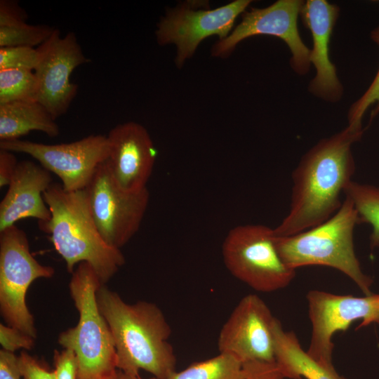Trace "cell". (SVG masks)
I'll list each match as a JSON object with an SVG mask.
<instances>
[{"label":"cell","instance_id":"cell-1","mask_svg":"<svg viewBox=\"0 0 379 379\" xmlns=\"http://www.w3.org/2000/svg\"><path fill=\"white\" fill-rule=\"evenodd\" d=\"M364 131L347 125L303 154L292 174L290 208L273 228L275 236H291L314 227L339 209L343 201L340 194L355 171L352 146Z\"/></svg>","mask_w":379,"mask_h":379},{"label":"cell","instance_id":"cell-2","mask_svg":"<svg viewBox=\"0 0 379 379\" xmlns=\"http://www.w3.org/2000/svg\"><path fill=\"white\" fill-rule=\"evenodd\" d=\"M96 298L113 338L117 368L132 375L144 370L157 379H168L175 371L176 357L162 310L147 301L127 303L105 284Z\"/></svg>","mask_w":379,"mask_h":379},{"label":"cell","instance_id":"cell-3","mask_svg":"<svg viewBox=\"0 0 379 379\" xmlns=\"http://www.w3.org/2000/svg\"><path fill=\"white\" fill-rule=\"evenodd\" d=\"M44 199L51 217L39 226L49 234L67 271L72 274L77 265L88 262L105 284L125 263V258L121 249L109 246L102 237L92 218L86 190L67 192L62 185L52 183Z\"/></svg>","mask_w":379,"mask_h":379},{"label":"cell","instance_id":"cell-4","mask_svg":"<svg viewBox=\"0 0 379 379\" xmlns=\"http://www.w3.org/2000/svg\"><path fill=\"white\" fill-rule=\"evenodd\" d=\"M358 223L357 212L345 197L339 209L327 220L293 235L276 236V246L288 267L334 268L354 281L364 295H369L373 293V279L363 272L354 250V231Z\"/></svg>","mask_w":379,"mask_h":379},{"label":"cell","instance_id":"cell-5","mask_svg":"<svg viewBox=\"0 0 379 379\" xmlns=\"http://www.w3.org/2000/svg\"><path fill=\"white\" fill-rule=\"evenodd\" d=\"M102 284L86 262L77 265L69 283L79 319L74 327L59 334L58 342L74 352L78 360L77 379H102L117 369L113 338L97 302L96 293Z\"/></svg>","mask_w":379,"mask_h":379},{"label":"cell","instance_id":"cell-6","mask_svg":"<svg viewBox=\"0 0 379 379\" xmlns=\"http://www.w3.org/2000/svg\"><path fill=\"white\" fill-rule=\"evenodd\" d=\"M273 228L263 225H241L232 228L222 244L228 271L255 291H277L288 286L295 270L281 259Z\"/></svg>","mask_w":379,"mask_h":379},{"label":"cell","instance_id":"cell-7","mask_svg":"<svg viewBox=\"0 0 379 379\" xmlns=\"http://www.w3.org/2000/svg\"><path fill=\"white\" fill-rule=\"evenodd\" d=\"M54 274L53 267L41 265L32 255L22 230L15 225L0 232V312L8 326L36 338L26 294L34 280Z\"/></svg>","mask_w":379,"mask_h":379},{"label":"cell","instance_id":"cell-8","mask_svg":"<svg viewBox=\"0 0 379 379\" xmlns=\"http://www.w3.org/2000/svg\"><path fill=\"white\" fill-rule=\"evenodd\" d=\"M251 1L235 0L211 9L207 3L187 1L167 9L155 32L159 45L174 44L175 65L181 67L205 39L217 35L226 38L234 29L236 19L246 11Z\"/></svg>","mask_w":379,"mask_h":379},{"label":"cell","instance_id":"cell-9","mask_svg":"<svg viewBox=\"0 0 379 379\" xmlns=\"http://www.w3.org/2000/svg\"><path fill=\"white\" fill-rule=\"evenodd\" d=\"M92 218L105 241L121 249L138 231L149 201L147 187L128 191L113 178L106 161L85 189Z\"/></svg>","mask_w":379,"mask_h":379},{"label":"cell","instance_id":"cell-10","mask_svg":"<svg viewBox=\"0 0 379 379\" xmlns=\"http://www.w3.org/2000/svg\"><path fill=\"white\" fill-rule=\"evenodd\" d=\"M305 1L278 0L265 8H251L241 15V20L225 39L211 48V55L227 58L243 40L259 35L281 39L290 50V66L300 76L310 69V49L302 41L298 19Z\"/></svg>","mask_w":379,"mask_h":379},{"label":"cell","instance_id":"cell-11","mask_svg":"<svg viewBox=\"0 0 379 379\" xmlns=\"http://www.w3.org/2000/svg\"><path fill=\"white\" fill-rule=\"evenodd\" d=\"M312 324L310 343L307 352L319 363L333 366V335L348 329L357 320V328L379 324V294L364 297L338 295L311 290L306 296Z\"/></svg>","mask_w":379,"mask_h":379},{"label":"cell","instance_id":"cell-12","mask_svg":"<svg viewBox=\"0 0 379 379\" xmlns=\"http://www.w3.org/2000/svg\"><path fill=\"white\" fill-rule=\"evenodd\" d=\"M0 149L29 155L55 173L67 192L85 190L96 169L109 156L107 135H90L79 140L53 145L20 139L1 141Z\"/></svg>","mask_w":379,"mask_h":379},{"label":"cell","instance_id":"cell-13","mask_svg":"<svg viewBox=\"0 0 379 379\" xmlns=\"http://www.w3.org/2000/svg\"><path fill=\"white\" fill-rule=\"evenodd\" d=\"M36 48V101L56 120L67 112L77 93L78 86L70 80L72 72L90 60L72 32L62 36L60 31L55 29L51 37Z\"/></svg>","mask_w":379,"mask_h":379},{"label":"cell","instance_id":"cell-14","mask_svg":"<svg viewBox=\"0 0 379 379\" xmlns=\"http://www.w3.org/2000/svg\"><path fill=\"white\" fill-rule=\"evenodd\" d=\"M274 317L257 295L244 296L220 329L218 347L243 364L275 362Z\"/></svg>","mask_w":379,"mask_h":379},{"label":"cell","instance_id":"cell-15","mask_svg":"<svg viewBox=\"0 0 379 379\" xmlns=\"http://www.w3.org/2000/svg\"><path fill=\"white\" fill-rule=\"evenodd\" d=\"M340 8L326 0H307L300 13L303 25L310 30L312 39L310 61L316 70L315 77L308 84L314 96L326 102L340 101L344 89L337 69L329 57V44Z\"/></svg>","mask_w":379,"mask_h":379},{"label":"cell","instance_id":"cell-16","mask_svg":"<svg viewBox=\"0 0 379 379\" xmlns=\"http://www.w3.org/2000/svg\"><path fill=\"white\" fill-rule=\"evenodd\" d=\"M107 137L109 152L106 162L117 184L128 191L146 188L157 155L147 129L128 121L113 127Z\"/></svg>","mask_w":379,"mask_h":379},{"label":"cell","instance_id":"cell-17","mask_svg":"<svg viewBox=\"0 0 379 379\" xmlns=\"http://www.w3.org/2000/svg\"><path fill=\"white\" fill-rule=\"evenodd\" d=\"M51 184V172L41 165L29 160L19 161L0 203V232L25 218L48 221L51 213L44 193Z\"/></svg>","mask_w":379,"mask_h":379},{"label":"cell","instance_id":"cell-18","mask_svg":"<svg viewBox=\"0 0 379 379\" xmlns=\"http://www.w3.org/2000/svg\"><path fill=\"white\" fill-rule=\"evenodd\" d=\"M274 340L275 362L286 379H346L333 365L322 364L311 357L296 335L284 331L279 319L274 325Z\"/></svg>","mask_w":379,"mask_h":379},{"label":"cell","instance_id":"cell-19","mask_svg":"<svg viewBox=\"0 0 379 379\" xmlns=\"http://www.w3.org/2000/svg\"><path fill=\"white\" fill-rule=\"evenodd\" d=\"M32 131L51 138L60 134L55 119L38 101H18L0 105V142L20 139Z\"/></svg>","mask_w":379,"mask_h":379},{"label":"cell","instance_id":"cell-20","mask_svg":"<svg viewBox=\"0 0 379 379\" xmlns=\"http://www.w3.org/2000/svg\"><path fill=\"white\" fill-rule=\"evenodd\" d=\"M168 379H245V372L243 363L236 357L220 352L181 371H175Z\"/></svg>","mask_w":379,"mask_h":379},{"label":"cell","instance_id":"cell-21","mask_svg":"<svg viewBox=\"0 0 379 379\" xmlns=\"http://www.w3.org/2000/svg\"><path fill=\"white\" fill-rule=\"evenodd\" d=\"M345 197L352 202L359 222L371 227L370 246L379 248V186L351 180L344 190Z\"/></svg>","mask_w":379,"mask_h":379},{"label":"cell","instance_id":"cell-22","mask_svg":"<svg viewBox=\"0 0 379 379\" xmlns=\"http://www.w3.org/2000/svg\"><path fill=\"white\" fill-rule=\"evenodd\" d=\"M37 81L34 72L26 69H0V105L36 100Z\"/></svg>","mask_w":379,"mask_h":379},{"label":"cell","instance_id":"cell-23","mask_svg":"<svg viewBox=\"0 0 379 379\" xmlns=\"http://www.w3.org/2000/svg\"><path fill=\"white\" fill-rule=\"evenodd\" d=\"M54 30L48 25H32L26 22L0 27V47L39 46L51 37Z\"/></svg>","mask_w":379,"mask_h":379},{"label":"cell","instance_id":"cell-24","mask_svg":"<svg viewBox=\"0 0 379 379\" xmlns=\"http://www.w3.org/2000/svg\"><path fill=\"white\" fill-rule=\"evenodd\" d=\"M370 37L379 48V25L371 31ZM374 103L377 105L371 112V121L379 114V67L368 88L350 107L347 112V125L363 128V117L368 107Z\"/></svg>","mask_w":379,"mask_h":379},{"label":"cell","instance_id":"cell-25","mask_svg":"<svg viewBox=\"0 0 379 379\" xmlns=\"http://www.w3.org/2000/svg\"><path fill=\"white\" fill-rule=\"evenodd\" d=\"M39 62L37 48L29 46L0 47V69L35 70Z\"/></svg>","mask_w":379,"mask_h":379},{"label":"cell","instance_id":"cell-26","mask_svg":"<svg viewBox=\"0 0 379 379\" xmlns=\"http://www.w3.org/2000/svg\"><path fill=\"white\" fill-rule=\"evenodd\" d=\"M0 343L3 350L14 353L22 348L26 350L32 349L35 338L15 328L1 324Z\"/></svg>","mask_w":379,"mask_h":379},{"label":"cell","instance_id":"cell-27","mask_svg":"<svg viewBox=\"0 0 379 379\" xmlns=\"http://www.w3.org/2000/svg\"><path fill=\"white\" fill-rule=\"evenodd\" d=\"M53 361L56 379H77L78 360L73 350H55Z\"/></svg>","mask_w":379,"mask_h":379},{"label":"cell","instance_id":"cell-28","mask_svg":"<svg viewBox=\"0 0 379 379\" xmlns=\"http://www.w3.org/2000/svg\"><path fill=\"white\" fill-rule=\"evenodd\" d=\"M18 367L24 379H56L55 371H49L34 357L22 352L18 357Z\"/></svg>","mask_w":379,"mask_h":379},{"label":"cell","instance_id":"cell-29","mask_svg":"<svg viewBox=\"0 0 379 379\" xmlns=\"http://www.w3.org/2000/svg\"><path fill=\"white\" fill-rule=\"evenodd\" d=\"M244 368L245 379H286L276 362H249Z\"/></svg>","mask_w":379,"mask_h":379},{"label":"cell","instance_id":"cell-30","mask_svg":"<svg viewBox=\"0 0 379 379\" xmlns=\"http://www.w3.org/2000/svg\"><path fill=\"white\" fill-rule=\"evenodd\" d=\"M27 15L15 1H0V27H10L26 22Z\"/></svg>","mask_w":379,"mask_h":379},{"label":"cell","instance_id":"cell-31","mask_svg":"<svg viewBox=\"0 0 379 379\" xmlns=\"http://www.w3.org/2000/svg\"><path fill=\"white\" fill-rule=\"evenodd\" d=\"M14 152L0 149V187L8 186L16 171L18 164Z\"/></svg>","mask_w":379,"mask_h":379},{"label":"cell","instance_id":"cell-32","mask_svg":"<svg viewBox=\"0 0 379 379\" xmlns=\"http://www.w3.org/2000/svg\"><path fill=\"white\" fill-rule=\"evenodd\" d=\"M18 357L13 352L0 350V379H20Z\"/></svg>","mask_w":379,"mask_h":379},{"label":"cell","instance_id":"cell-33","mask_svg":"<svg viewBox=\"0 0 379 379\" xmlns=\"http://www.w3.org/2000/svg\"><path fill=\"white\" fill-rule=\"evenodd\" d=\"M121 371L119 369H117L114 373H112L111 375L102 378V379H122L121 377Z\"/></svg>","mask_w":379,"mask_h":379}]
</instances>
